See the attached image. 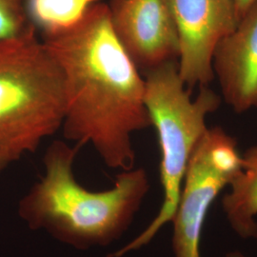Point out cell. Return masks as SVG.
<instances>
[{"instance_id":"6da1fadb","label":"cell","mask_w":257,"mask_h":257,"mask_svg":"<svg viewBox=\"0 0 257 257\" xmlns=\"http://www.w3.org/2000/svg\"><path fill=\"white\" fill-rule=\"evenodd\" d=\"M44 44L63 75V137L90 144L112 170L135 168L132 135L152 126L145 81L113 34L107 3L97 2L81 22Z\"/></svg>"},{"instance_id":"7a4b0ae2","label":"cell","mask_w":257,"mask_h":257,"mask_svg":"<svg viewBox=\"0 0 257 257\" xmlns=\"http://www.w3.org/2000/svg\"><path fill=\"white\" fill-rule=\"evenodd\" d=\"M81 147L55 140L43 157L44 175L19 201L29 229L43 230L77 250L108 247L128 230L150 182L142 168L122 171L109 190L95 192L79 183L74 161Z\"/></svg>"},{"instance_id":"3957f363","label":"cell","mask_w":257,"mask_h":257,"mask_svg":"<svg viewBox=\"0 0 257 257\" xmlns=\"http://www.w3.org/2000/svg\"><path fill=\"white\" fill-rule=\"evenodd\" d=\"M63 75L37 29L0 39V153L15 161L61 128Z\"/></svg>"},{"instance_id":"277c9868","label":"cell","mask_w":257,"mask_h":257,"mask_svg":"<svg viewBox=\"0 0 257 257\" xmlns=\"http://www.w3.org/2000/svg\"><path fill=\"white\" fill-rule=\"evenodd\" d=\"M144 103L157 133L160 148V181L163 202L154 220L136 238L108 257H123L148 245L175 216L190 157L208 126V115L220 107V95L199 87L195 99L184 84L177 61H170L143 74Z\"/></svg>"},{"instance_id":"5b68a950","label":"cell","mask_w":257,"mask_h":257,"mask_svg":"<svg viewBox=\"0 0 257 257\" xmlns=\"http://www.w3.org/2000/svg\"><path fill=\"white\" fill-rule=\"evenodd\" d=\"M241 168L235 138L221 127L208 128L188 162L172 220L175 257H201L200 240L208 211Z\"/></svg>"},{"instance_id":"8992f818","label":"cell","mask_w":257,"mask_h":257,"mask_svg":"<svg viewBox=\"0 0 257 257\" xmlns=\"http://www.w3.org/2000/svg\"><path fill=\"white\" fill-rule=\"evenodd\" d=\"M179 39L178 72L189 90L215 78L212 67L216 47L237 27L234 0H165Z\"/></svg>"},{"instance_id":"52a82bcc","label":"cell","mask_w":257,"mask_h":257,"mask_svg":"<svg viewBox=\"0 0 257 257\" xmlns=\"http://www.w3.org/2000/svg\"><path fill=\"white\" fill-rule=\"evenodd\" d=\"M113 34L141 74L179 57V39L165 0H110Z\"/></svg>"},{"instance_id":"ba28073f","label":"cell","mask_w":257,"mask_h":257,"mask_svg":"<svg viewBox=\"0 0 257 257\" xmlns=\"http://www.w3.org/2000/svg\"><path fill=\"white\" fill-rule=\"evenodd\" d=\"M212 67L232 110L243 113L257 108V0L216 47Z\"/></svg>"},{"instance_id":"9c48e42d","label":"cell","mask_w":257,"mask_h":257,"mask_svg":"<svg viewBox=\"0 0 257 257\" xmlns=\"http://www.w3.org/2000/svg\"><path fill=\"white\" fill-rule=\"evenodd\" d=\"M229 186L222 207L231 229L242 238H257V146L244 153L242 168Z\"/></svg>"},{"instance_id":"30bf717a","label":"cell","mask_w":257,"mask_h":257,"mask_svg":"<svg viewBox=\"0 0 257 257\" xmlns=\"http://www.w3.org/2000/svg\"><path fill=\"white\" fill-rule=\"evenodd\" d=\"M100 0H25L28 18L44 37L60 35L77 26L88 10Z\"/></svg>"},{"instance_id":"8fae6325","label":"cell","mask_w":257,"mask_h":257,"mask_svg":"<svg viewBox=\"0 0 257 257\" xmlns=\"http://www.w3.org/2000/svg\"><path fill=\"white\" fill-rule=\"evenodd\" d=\"M35 29L25 0H0V39L21 37Z\"/></svg>"},{"instance_id":"7c38bea8","label":"cell","mask_w":257,"mask_h":257,"mask_svg":"<svg viewBox=\"0 0 257 257\" xmlns=\"http://www.w3.org/2000/svg\"><path fill=\"white\" fill-rule=\"evenodd\" d=\"M236 4V8L238 11L239 17L240 19L244 16L246 11L248 9V7L252 4L254 0H234Z\"/></svg>"},{"instance_id":"4fadbf2b","label":"cell","mask_w":257,"mask_h":257,"mask_svg":"<svg viewBox=\"0 0 257 257\" xmlns=\"http://www.w3.org/2000/svg\"><path fill=\"white\" fill-rule=\"evenodd\" d=\"M11 162H13V160L10 158L9 156L3 153H0V172L3 171Z\"/></svg>"},{"instance_id":"5bb4252c","label":"cell","mask_w":257,"mask_h":257,"mask_svg":"<svg viewBox=\"0 0 257 257\" xmlns=\"http://www.w3.org/2000/svg\"><path fill=\"white\" fill-rule=\"evenodd\" d=\"M226 257H248L247 255H245L244 253L240 252L238 250H234V251H230L229 252Z\"/></svg>"}]
</instances>
